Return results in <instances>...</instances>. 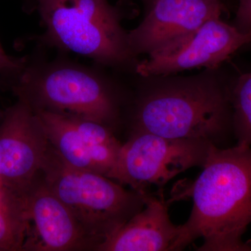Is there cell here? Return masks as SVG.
Returning <instances> with one entry per match:
<instances>
[{"instance_id": "obj_8", "label": "cell", "mask_w": 251, "mask_h": 251, "mask_svg": "<svg viewBox=\"0 0 251 251\" xmlns=\"http://www.w3.org/2000/svg\"><path fill=\"white\" fill-rule=\"evenodd\" d=\"M34 112L50 145L64 163L79 171L108 177L116 165L122 145L111 128L57 112Z\"/></svg>"}, {"instance_id": "obj_6", "label": "cell", "mask_w": 251, "mask_h": 251, "mask_svg": "<svg viewBox=\"0 0 251 251\" xmlns=\"http://www.w3.org/2000/svg\"><path fill=\"white\" fill-rule=\"evenodd\" d=\"M51 44L106 65H122L134 56L128 32L107 24L79 9L72 0H37Z\"/></svg>"}, {"instance_id": "obj_15", "label": "cell", "mask_w": 251, "mask_h": 251, "mask_svg": "<svg viewBox=\"0 0 251 251\" xmlns=\"http://www.w3.org/2000/svg\"><path fill=\"white\" fill-rule=\"evenodd\" d=\"M233 25L242 32H251V0H239Z\"/></svg>"}, {"instance_id": "obj_14", "label": "cell", "mask_w": 251, "mask_h": 251, "mask_svg": "<svg viewBox=\"0 0 251 251\" xmlns=\"http://www.w3.org/2000/svg\"><path fill=\"white\" fill-rule=\"evenodd\" d=\"M229 100L237 145L251 147V72L237 79L229 92Z\"/></svg>"}, {"instance_id": "obj_13", "label": "cell", "mask_w": 251, "mask_h": 251, "mask_svg": "<svg viewBox=\"0 0 251 251\" xmlns=\"http://www.w3.org/2000/svg\"><path fill=\"white\" fill-rule=\"evenodd\" d=\"M25 233L24 198L0 186V251H23Z\"/></svg>"}, {"instance_id": "obj_5", "label": "cell", "mask_w": 251, "mask_h": 251, "mask_svg": "<svg viewBox=\"0 0 251 251\" xmlns=\"http://www.w3.org/2000/svg\"><path fill=\"white\" fill-rule=\"evenodd\" d=\"M211 143L175 139L148 132L133 131L122 144L116 165L108 177L138 193L172 179L196 166H203Z\"/></svg>"}, {"instance_id": "obj_2", "label": "cell", "mask_w": 251, "mask_h": 251, "mask_svg": "<svg viewBox=\"0 0 251 251\" xmlns=\"http://www.w3.org/2000/svg\"><path fill=\"white\" fill-rule=\"evenodd\" d=\"M232 130L229 92L207 73L153 86L135 109L133 131L219 146Z\"/></svg>"}, {"instance_id": "obj_10", "label": "cell", "mask_w": 251, "mask_h": 251, "mask_svg": "<svg viewBox=\"0 0 251 251\" xmlns=\"http://www.w3.org/2000/svg\"><path fill=\"white\" fill-rule=\"evenodd\" d=\"M26 233L23 251H94L72 211L38 173L24 195Z\"/></svg>"}, {"instance_id": "obj_17", "label": "cell", "mask_w": 251, "mask_h": 251, "mask_svg": "<svg viewBox=\"0 0 251 251\" xmlns=\"http://www.w3.org/2000/svg\"><path fill=\"white\" fill-rule=\"evenodd\" d=\"M145 1H147V2L150 3V4H151V3L153 2L154 0H145Z\"/></svg>"}, {"instance_id": "obj_3", "label": "cell", "mask_w": 251, "mask_h": 251, "mask_svg": "<svg viewBox=\"0 0 251 251\" xmlns=\"http://www.w3.org/2000/svg\"><path fill=\"white\" fill-rule=\"evenodd\" d=\"M39 172L72 211L94 251H99L145 206L148 193L125 189L103 175L68 166L50 145Z\"/></svg>"}, {"instance_id": "obj_16", "label": "cell", "mask_w": 251, "mask_h": 251, "mask_svg": "<svg viewBox=\"0 0 251 251\" xmlns=\"http://www.w3.org/2000/svg\"><path fill=\"white\" fill-rule=\"evenodd\" d=\"M25 62L22 59H16L9 57L3 49L0 42V72H14L21 70Z\"/></svg>"}, {"instance_id": "obj_1", "label": "cell", "mask_w": 251, "mask_h": 251, "mask_svg": "<svg viewBox=\"0 0 251 251\" xmlns=\"http://www.w3.org/2000/svg\"><path fill=\"white\" fill-rule=\"evenodd\" d=\"M191 186L189 219L181 225L183 249L199 238L200 251H251V147L211 144Z\"/></svg>"}, {"instance_id": "obj_7", "label": "cell", "mask_w": 251, "mask_h": 251, "mask_svg": "<svg viewBox=\"0 0 251 251\" xmlns=\"http://www.w3.org/2000/svg\"><path fill=\"white\" fill-rule=\"evenodd\" d=\"M251 44V32L213 18L196 30L148 54L136 66L144 77L166 75L183 71L219 67L243 46Z\"/></svg>"}, {"instance_id": "obj_12", "label": "cell", "mask_w": 251, "mask_h": 251, "mask_svg": "<svg viewBox=\"0 0 251 251\" xmlns=\"http://www.w3.org/2000/svg\"><path fill=\"white\" fill-rule=\"evenodd\" d=\"M145 206L100 248L99 251H175L183 250L181 225L170 219L163 195L148 193Z\"/></svg>"}, {"instance_id": "obj_11", "label": "cell", "mask_w": 251, "mask_h": 251, "mask_svg": "<svg viewBox=\"0 0 251 251\" xmlns=\"http://www.w3.org/2000/svg\"><path fill=\"white\" fill-rule=\"evenodd\" d=\"M221 0H154L141 23L128 32L133 55L150 54L221 18Z\"/></svg>"}, {"instance_id": "obj_9", "label": "cell", "mask_w": 251, "mask_h": 251, "mask_svg": "<svg viewBox=\"0 0 251 251\" xmlns=\"http://www.w3.org/2000/svg\"><path fill=\"white\" fill-rule=\"evenodd\" d=\"M49 148L35 112L19 97L0 126V186L23 197L40 171Z\"/></svg>"}, {"instance_id": "obj_4", "label": "cell", "mask_w": 251, "mask_h": 251, "mask_svg": "<svg viewBox=\"0 0 251 251\" xmlns=\"http://www.w3.org/2000/svg\"><path fill=\"white\" fill-rule=\"evenodd\" d=\"M16 93L34 110L92 120L111 128L118 119V100L108 82L94 71L75 64L27 69Z\"/></svg>"}]
</instances>
